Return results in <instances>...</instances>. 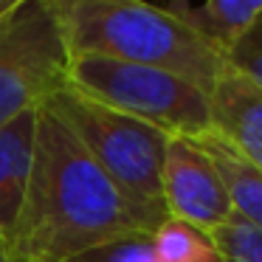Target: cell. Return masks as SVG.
I'll return each instance as SVG.
<instances>
[{
    "instance_id": "7",
    "label": "cell",
    "mask_w": 262,
    "mask_h": 262,
    "mask_svg": "<svg viewBox=\"0 0 262 262\" xmlns=\"http://www.w3.org/2000/svg\"><path fill=\"white\" fill-rule=\"evenodd\" d=\"M68 262H220L209 234L166 217L152 231L124 234Z\"/></svg>"
},
{
    "instance_id": "5",
    "label": "cell",
    "mask_w": 262,
    "mask_h": 262,
    "mask_svg": "<svg viewBox=\"0 0 262 262\" xmlns=\"http://www.w3.org/2000/svg\"><path fill=\"white\" fill-rule=\"evenodd\" d=\"M71 59L57 0H17L0 20V127L62 93Z\"/></svg>"
},
{
    "instance_id": "6",
    "label": "cell",
    "mask_w": 262,
    "mask_h": 262,
    "mask_svg": "<svg viewBox=\"0 0 262 262\" xmlns=\"http://www.w3.org/2000/svg\"><path fill=\"white\" fill-rule=\"evenodd\" d=\"M161 200L166 217L203 234H211L234 217L220 172L198 138H169L161 172Z\"/></svg>"
},
{
    "instance_id": "13",
    "label": "cell",
    "mask_w": 262,
    "mask_h": 262,
    "mask_svg": "<svg viewBox=\"0 0 262 262\" xmlns=\"http://www.w3.org/2000/svg\"><path fill=\"white\" fill-rule=\"evenodd\" d=\"M228 68L251 79L256 88H262V14L248 29V34L231 48L228 54Z\"/></svg>"
},
{
    "instance_id": "8",
    "label": "cell",
    "mask_w": 262,
    "mask_h": 262,
    "mask_svg": "<svg viewBox=\"0 0 262 262\" xmlns=\"http://www.w3.org/2000/svg\"><path fill=\"white\" fill-rule=\"evenodd\" d=\"M209 99L211 133L262 175V88L226 68Z\"/></svg>"
},
{
    "instance_id": "2",
    "label": "cell",
    "mask_w": 262,
    "mask_h": 262,
    "mask_svg": "<svg viewBox=\"0 0 262 262\" xmlns=\"http://www.w3.org/2000/svg\"><path fill=\"white\" fill-rule=\"evenodd\" d=\"M71 57H113L161 68L203 93L214 91L228 59L203 42L189 26L141 0H57Z\"/></svg>"
},
{
    "instance_id": "4",
    "label": "cell",
    "mask_w": 262,
    "mask_h": 262,
    "mask_svg": "<svg viewBox=\"0 0 262 262\" xmlns=\"http://www.w3.org/2000/svg\"><path fill=\"white\" fill-rule=\"evenodd\" d=\"M46 110L74 133V138L133 203L166 217L161 200V172L169 147L166 133L116 113L74 88L57 93Z\"/></svg>"
},
{
    "instance_id": "12",
    "label": "cell",
    "mask_w": 262,
    "mask_h": 262,
    "mask_svg": "<svg viewBox=\"0 0 262 262\" xmlns=\"http://www.w3.org/2000/svg\"><path fill=\"white\" fill-rule=\"evenodd\" d=\"M220 262H262V231L248 223L231 220L209 234Z\"/></svg>"
},
{
    "instance_id": "9",
    "label": "cell",
    "mask_w": 262,
    "mask_h": 262,
    "mask_svg": "<svg viewBox=\"0 0 262 262\" xmlns=\"http://www.w3.org/2000/svg\"><path fill=\"white\" fill-rule=\"evenodd\" d=\"M37 116L23 113L0 127V237L12 239L23 211L26 194L34 169V144H37Z\"/></svg>"
},
{
    "instance_id": "1",
    "label": "cell",
    "mask_w": 262,
    "mask_h": 262,
    "mask_svg": "<svg viewBox=\"0 0 262 262\" xmlns=\"http://www.w3.org/2000/svg\"><path fill=\"white\" fill-rule=\"evenodd\" d=\"M164 220L133 203L74 133L40 110L29 194L9 239L14 262H68L124 234L152 231Z\"/></svg>"
},
{
    "instance_id": "10",
    "label": "cell",
    "mask_w": 262,
    "mask_h": 262,
    "mask_svg": "<svg viewBox=\"0 0 262 262\" xmlns=\"http://www.w3.org/2000/svg\"><path fill=\"white\" fill-rule=\"evenodd\" d=\"M164 12L189 26L200 40L228 59L231 48L248 34V29L262 14V0H172L164 6Z\"/></svg>"
},
{
    "instance_id": "15",
    "label": "cell",
    "mask_w": 262,
    "mask_h": 262,
    "mask_svg": "<svg viewBox=\"0 0 262 262\" xmlns=\"http://www.w3.org/2000/svg\"><path fill=\"white\" fill-rule=\"evenodd\" d=\"M14 6H17V0H0V20L6 17V14L12 12Z\"/></svg>"
},
{
    "instance_id": "11",
    "label": "cell",
    "mask_w": 262,
    "mask_h": 262,
    "mask_svg": "<svg viewBox=\"0 0 262 262\" xmlns=\"http://www.w3.org/2000/svg\"><path fill=\"white\" fill-rule=\"evenodd\" d=\"M198 141L206 147L220 172V181L231 200V214L262 231V175L214 133H206Z\"/></svg>"
},
{
    "instance_id": "3",
    "label": "cell",
    "mask_w": 262,
    "mask_h": 262,
    "mask_svg": "<svg viewBox=\"0 0 262 262\" xmlns=\"http://www.w3.org/2000/svg\"><path fill=\"white\" fill-rule=\"evenodd\" d=\"M68 88L169 138H200L211 133L209 93L169 71L85 54L71 59Z\"/></svg>"
},
{
    "instance_id": "14",
    "label": "cell",
    "mask_w": 262,
    "mask_h": 262,
    "mask_svg": "<svg viewBox=\"0 0 262 262\" xmlns=\"http://www.w3.org/2000/svg\"><path fill=\"white\" fill-rule=\"evenodd\" d=\"M0 262H14L12 259V248H9V243L3 237H0Z\"/></svg>"
}]
</instances>
